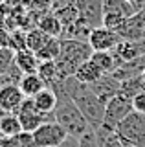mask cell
Returning a JSON list of instances; mask_svg holds the SVG:
<instances>
[{
  "instance_id": "obj_34",
  "label": "cell",
  "mask_w": 145,
  "mask_h": 147,
  "mask_svg": "<svg viewBox=\"0 0 145 147\" xmlns=\"http://www.w3.org/2000/svg\"><path fill=\"white\" fill-rule=\"evenodd\" d=\"M125 144V147H136V145H132V144H127V142H123Z\"/></svg>"
},
{
  "instance_id": "obj_9",
  "label": "cell",
  "mask_w": 145,
  "mask_h": 147,
  "mask_svg": "<svg viewBox=\"0 0 145 147\" xmlns=\"http://www.w3.org/2000/svg\"><path fill=\"white\" fill-rule=\"evenodd\" d=\"M117 35L123 40H130V42H138V40L145 39V7H142L132 17L127 18L123 26L117 30Z\"/></svg>"
},
{
  "instance_id": "obj_11",
  "label": "cell",
  "mask_w": 145,
  "mask_h": 147,
  "mask_svg": "<svg viewBox=\"0 0 145 147\" xmlns=\"http://www.w3.org/2000/svg\"><path fill=\"white\" fill-rule=\"evenodd\" d=\"M26 96L22 94L19 85H4L0 86V109L6 112H17Z\"/></svg>"
},
{
  "instance_id": "obj_22",
  "label": "cell",
  "mask_w": 145,
  "mask_h": 147,
  "mask_svg": "<svg viewBox=\"0 0 145 147\" xmlns=\"http://www.w3.org/2000/svg\"><path fill=\"white\" fill-rule=\"evenodd\" d=\"M19 132H22L20 119L17 118L15 112H6L0 119V136H15Z\"/></svg>"
},
{
  "instance_id": "obj_26",
  "label": "cell",
  "mask_w": 145,
  "mask_h": 147,
  "mask_svg": "<svg viewBox=\"0 0 145 147\" xmlns=\"http://www.w3.org/2000/svg\"><path fill=\"white\" fill-rule=\"evenodd\" d=\"M125 20H127V17L119 15V13H103L101 26L108 28V30H114L116 33H117V30L123 26V22H125Z\"/></svg>"
},
{
  "instance_id": "obj_21",
  "label": "cell",
  "mask_w": 145,
  "mask_h": 147,
  "mask_svg": "<svg viewBox=\"0 0 145 147\" xmlns=\"http://www.w3.org/2000/svg\"><path fill=\"white\" fill-rule=\"evenodd\" d=\"M97 134V140L99 144H101V147H125L123 140H121L119 136H117V132L114 131V129H108L105 125L94 129Z\"/></svg>"
},
{
  "instance_id": "obj_17",
  "label": "cell",
  "mask_w": 145,
  "mask_h": 147,
  "mask_svg": "<svg viewBox=\"0 0 145 147\" xmlns=\"http://www.w3.org/2000/svg\"><path fill=\"white\" fill-rule=\"evenodd\" d=\"M15 64L19 66V70L22 74H37V68L40 61L37 59V55L30 50H20L15 52Z\"/></svg>"
},
{
  "instance_id": "obj_36",
  "label": "cell",
  "mask_w": 145,
  "mask_h": 147,
  "mask_svg": "<svg viewBox=\"0 0 145 147\" xmlns=\"http://www.w3.org/2000/svg\"><path fill=\"white\" fill-rule=\"evenodd\" d=\"M143 2H145V0H143Z\"/></svg>"
},
{
  "instance_id": "obj_30",
  "label": "cell",
  "mask_w": 145,
  "mask_h": 147,
  "mask_svg": "<svg viewBox=\"0 0 145 147\" xmlns=\"http://www.w3.org/2000/svg\"><path fill=\"white\" fill-rule=\"evenodd\" d=\"M52 4V0H33L31 2V7L33 9H39V7H42V11H46V7Z\"/></svg>"
},
{
  "instance_id": "obj_27",
  "label": "cell",
  "mask_w": 145,
  "mask_h": 147,
  "mask_svg": "<svg viewBox=\"0 0 145 147\" xmlns=\"http://www.w3.org/2000/svg\"><path fill=\"white\" fill-rule=\"evenodd\" d=\"M7 46H9L13 52L26 50V33H22L20 30H15V33H9V37H7Z\"/></svg>"
},
{
  "instance_id": "obj_31",
  "label": "cell",
  "mask_w": 145,
  "mask_h": 147,
  "mask_svg": "<svg viewBox=\"0 0 145 147\" xmlns=\"http://www.w3.org/2000/svg\"><path fill=\"white\" fill-rule=\"evenodd\" d=\"M134 48H136V53H138V57L145 55V39L138 40V42H134Z\"/></svg>"
},
{
  "instance_id": "obj_33",
  "label": "cell",
  "mask_w": 145,
  "mask_h": 147,
  "mask_svg": "<svg viewBox=\"0 0 145 147\" xmlns=\"http://www.w3.org/2000/svg\"><path fill=\"white\" fill-rule=\"evenodd\" d=\"M4 114H6V110H2V109H0V119L4 118Z\"/></svg>"
},
{
  "instance_id": "obj_32",
  "label": "cell",
  "mask_w": 145,
  "mask_h": 147,
  "mask_svg": "<svg viewBox=\"0 0 145 147\" xmlns=\"http://www.w3.org/2000/svg\"><path fill=\"white\" fill-rule=\"evenodd\" d=\"M130 4H136V6H145V2L143 0H129Z\"/></svg>"
},
{
  "instance_id": "obj_35",
  "label": "cell",
  "mask_w": 145,
  "mask_h": 147,
  "mask_svg": "<svg viewBox=\"0 0 145 147\" xmlns=\"http://www.w3.org/2000/svg\"><path fill=\"white\" fill-rule=\"evenodd\" d=\"M143 79H145V70H143Z\"/></svg>"
},
{
  "instance_id": "obj_12",
  "label": "cell",
  "mask_w": 145,
  "mask_h": 147,
  "mask_svg": "<svg viewBox=\"0 0 145 147\" xmlns=\"http://www.w3.org/2000/svg\"><path fill=\"white\" fill-rule=\"evenodd\" d=\"M35 103V107H37L40 112L44 114H53V110L57 109L59 105V98H57V92L52 88V86H46V88H42L39 92L35 98H31Z\"/></svg>"
},
{
  "instance_id": "obj_15",
  "label": "cell",
  "mask_w": 145,
  "mask_h": 147,
  "mask_svg": "<svg viewBox=\"0 0 145 147\" xmlns=\"http://www.w3.org/2000/svg\"><path fill=\"white\" fill-rule=\"evenodd\" d=\"M145 6H136L129 0H103V13H119L123 17H132L136 11H140Z\"/></svg>"
},
{
  "instance_id": "obj_7",
  "label": "cell",
  "mask_w": 145,
  "mask_h": 147,
  "mask_svg": "<svg viewBox=\"0 0 145 147\" xmlns=\"http://www.w3.org/2000/svg\"><path fill=\"white\" fill-rule=\"evenodd\" d=\"M68 138V132L57 121H46L37 131H33V140L37 147H61Z\"/></svg>"
},
{
  "instance_id": "obj_19",
  "label": "cell",
  "mask_w": 145,
  "mask_h": 147,
  "mask_svg": "<svg viewBox=\"0 0 145 147\" xmlns=\"http://www.w3.org/2000/svg\"><path fill=\"white\" fill-rule=\"evenodd\" d=\"M121 94L127 96V98L132 99L134 96L142 94V92H145V79H143V74H138V76L134 77H129V79L121 81Z\"/></svg>"
},
{
  "instance_id": "obj_6",
  "label": "cell",
  "mask_w": 145,
  "mask_h": 147,
  "mask_svg": "<svg viewBox=\"0 0 145 147\" xmlns=\"http://www.w3.org/2000/svg\"><path fill=\"white\" fill-rule=\"evenodd\" d=\"M17 118L20 119V125H22V131L26 132H33L46 121H53V114H44L35 107L33 99L26 98L22 101V105L17 110Z\"/></svg>"
},
{
  "instance_id": "obj_14",
  "label": "cell",
  "mask_w": 145,
  "mask_h": 147,
  "mask_svg": "<svg viewBox=\"0 0 145 147\" xmlns=\"http://www.w3.org/2000/svg\"><path fill=\"white\" fill-rule=\"evenodd\" d=\"M101 76H103L101 68H99L97 64L92 61V59L85 61V63L77 68V70H75V74H74V77H75L79 83H83V85H92V83H96Z\"/></svg>"
},
{
  "instance_id": "obj_16",
  "label": "cell",
  "mask_w": 145,
  "mask_h": 147,
  "mask_svg": "<svg viewBox=\"0 0 145 147\" xmlns=\"http://www.w3.org/2000/svg\"><path fill=\"white\" fill-rule=\"evenodd\" d=\"M19 88L22 90V94H24L26 98L31 99L42 88H46V85H44V81L39 77V74H24L22 79L19 81Z\"/></svg>"
},
{
  "instance_id": "obj_1",
  "label": "cell",
  "mask_w": 145,
  "mask_h": 147,
  "mask_svg": "<svg viewBox=\"0 0 145 147\" xmlns=\"http://www.w3.org/2000/svg\"><path fill=\"white\" fill-rule=\"evenodd\" d=\"M62 90L72 98L77 109L83 112L92 129H97L103 125V118H105V103L88 88L87 85L79 83L75 77H68V79L61 81Z\"/></svg>"
},
{
  "instance_id": "obj_10",
  "label": "cell",
  "mask_w": 145,
  "mask_h": 147,
  "mask_svg": "<svg viewBox=\"0 0 145 147\" xmlns=\"http://www.w3.org/2000/svg\"><path fill=\"white\" fill-rule=\"evenodd\" d=\"M87 86H88V88L92 90L105 105H107L108 99H112L114 96H117V94H119V90H121V83L117 81L116 77H112L110 74H103V76L99 77L96 83L87 85Z\"/></svg>"
},
{
  "instance_id": "obj_4",
  "label": "cell",
  "mask_w": 145,
  "mask_h": 147,
  "mask_svg": "<svg viewBox=\"0 0 145 147\" xmlns=\"http://www.w3.org/2000/svg\"><path fill=\"white\" fill-rule=\"evenodd\" d=\"M116 132L127 144H132L136 147H145V114L132 110L116 127Z\"/></svg>"
},
{
  "instance_id": "obj_28",
  "label": "cell",
  "mask_w": 145,
  "mask_h": 147,
  "mask_svg": "<svg viewBox=\"0 0 145 147\" xmlns=\"http://www.w3.org/2000/svg\"><path fill=\"white\" fill-rule=\"evenodd\" d=\"M77 147H101V144H99V140H97L96 131L90 129L88 132H85V134L77 140Z\"/></svg>"
},
{
  "instance_id": "obj_29",
  "label": "cell",
  "mask_w": 145,
  "mask_h": 147,
  "mask_svg": "<svg viewBox=\"0 0 145 147\" xmlns=\"http://www.w3.org/2000/svg\"><path fill=\"white\" fill-rule=\"evenodd\" d=\"M132 110L134 112L145 114V92H142V94H138V96L132 98Z\"/></svg>"
},
{
  "instance_id": "obj_23",
  "label": "cell",
  "mask_w": 145,
  "mask_h": 147,
  "mask_svg": "<svg viewBox=\"0 0 145 147\" xmlns=\"http://www.w3.org/2000/svg\"><path fill=\"white\" fill-rule=\"evenodd\" d=\"M39 77L44 81L46 86H53L55 83H59V76H57V63L55 61H40L39 68H37Z\"/></svg>"
},
{
  "instance_id": "obj_8",
  "label": "cell",
  "mask_w": 145,
  "mask_h": 147,
  "mask_svg": "<svg viewBox=\"0 0 145 147\" xmlns=\"http://www.w3.org/2000/svg\"><path fill=\"white\" fill-rule=\"evenodd\" d=\"M121 40L123 39L114 30H108L105 26H96V28H92L87 42L90 44V48L94 52H112Z\"/></svg>"
},
{
  "instance_id": "obj_3",
  "label": "cell",
  "mask_w": 145,
  "mask_h": 147,
  "mask_svg": "<svg viewBox=\"0 0 145 147\" xmlns=\"http://www.w3.org/2000/svg\"><path fill=\"white\" fill-rule=\"evenodd\" d=\"M94 50L87 40L79 39H61V55L57 59V76L59 81L74 77L75 70L92 57Z\"/></svg>"
},
{
  "instance_id": "obj_2",
  "label": "cell",
  "mask_w": 145,
  "mask_h": 147,
  "mask_svg": "<svg viewBox=\"0 0 145 147\" xmlns=\"http://www.w3.org/2000/svg\"><path fill=\"white\" fill-rule=\"evenodd\" d=\"M52 88L57 92V98H59V105H57V109L53 110V121H57L59 125L64 129L70 138H77L79 140V138L83 136L85 132H88L92 127H90V123L87 121V118L83 116V112L77 109V105L72 101V98L62 90L61 81L55 83Z\"/></svg>"
},
{
  "instance_id": "obj_20",
  "label": "cell",
  "mask_w": 145,
  "mask_h": 147,
  "mask_svg": "<svg viewBox=\"0 0 145 147\" xmlns=\"http://www.w3.org/2000/svg\"><path fill=\"white\" fill-rule=\"evenodd\" d=\"M35 55H37L39 61H57L59 55H61V39L59 37H50V40Z\"/></svg>"
},
{
  "instance_id": "obj_5",
  "label": "cell",
  "mask_w": 145,
  "mask_h": 147,
  "mask_svg": "<svg viewBox=\"0 0 145 147\" xmlns=\"http://www.w3.org/2000/svg\"><path fill=\"white\" fill-rule=\"evenodd\" d=\"M132 112V99L127 98L119 92L117 96H114L112 99L107 101L105 105V118H103V125L108 129H114L119 125L123 119Z\"/></svg>"
},
{
  "instance_id": "obj_24",
  "label": "cell",
  "mask_w": 145,
  "mask_h": 147,
  "mask_svg": "<svg viewBox=\"0 0 145 147\" xmlns=\"http://www.w3.org/2000/svg\"><path fill=\"white\" fill-rule=\"evenodd\" d=\"M48 40H50V37L44 33V31H40L37 26H35L33 30L26 31V50H30V52H33V53H37Z\"/></svg>"
},
{
  "instance_id": "obj_25",
  "label": "cell",
  "mask_w": 145,
  "mask_h": 147,
  "mask_svg": "<svg viewBox=\"0 0 145 147\" xmlns=\"http://www.w3.org/2000/svg\"><path fill=\"white\" fill-rule=\"evenodd\" d=\"M15 63V52L9 46H0V77L4 74H7V70L13 66Z\"/></svg>"
},
{
  "instance_id": "obj_18",
  "label": "cell",
  "mask_w": 145,
  "mask_h": 147,
  "mask_svg": "<svg viewBox=\"0 0 145 147\" xmlns=\"http://www.w3.org/2000/svg\"><path fill=\"white\" fill-rule=\"evenodd\" d=\"M90 59L101 68L103 74H112L117 66H121V63L117 61L114 52H94Z\"/></svg>"
},
{
  "instance_id": "obj_13",
  "label": "cell",
  "mask_w": 145,
  "mask_h": 147,
  "mask_svg": "<svg viewBox=\"0 0 145 147\" xmlns=\"http://www.w3.org/2000/svg\"><path fill=\"white\" fill-rule=\"evenodd\" d=\"M37 28L40 31H44L48 37H59V39H61L62 30H64L62 22L59 20V17L55 13H44V15H40L37 18Z\"/></svg>"
}]
</instances>
